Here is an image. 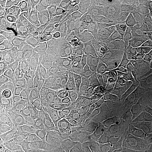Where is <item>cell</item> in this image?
Segmentation results:
<instances>
[{
	"label": "cell",
	"instance_id": "15",
	"mask_svg": "<svg viewBox=\"0 0 152 152\" xmlns=\"http://www.w3.org/2000/svg\"><path fill=\"white\" fill-rule=\"evenodd\" d=\"M142 16L136 12H129L119 18L118 24L124 39L125 48L140 40V30ZM126 50V49H125Z\"/></svg>",
	"mask_w": 152,
	"mask_h": 152
},
{
	"label": "cell",
	"instance_id": "6",
	"mask_svg": "<svg viewBox=\"0 0 152 152\" xmlns=\"http://www.w3.org/2000/svg\"><path fill=\"white\" fill-rule=\"evenodd\" d=\"M47 47L55 58L71 72L76 87H79L90 77L92 68L87 66L72 52L67 46L61 42L53 32L48 39Z\"/></svg>",
	"mask_w": 152,
	"mask_h": 152
},
{
	"label": "cell",
	"instance_id": "8",
	"mask_svg": "<svg viewBox=\"0 0 152 152\" xmlns=\"http://www.w3.org/2000/svg\"><path fill=\"white\" fill-rule=\"evenodd\" d=\"M84 120L78 115L66 109L53 123L57 138V150L73 149L80 136Z\"/></svg>",
	"mask_w": 152,
	"mask_h": 152
},
{
	"label": "cell",
	"instance_id": "27",
	"mask_svg": "<svg viewBox=\"0 0 152 152\" xmlns=\"http://www.w3.org/2000/svg\"><path fill=\"white\" fill-rule=\"evenodd\" d=\"M53 33V27L47 17L39 23L38 26L27 35L23 37H27L35 39L42 45L44 48L47 46L48 39Z\"/></svg>",
	"mask_w": 152,
	"mask_h": 152
},
{
	"label": "cell",
	"instance_id": "43",
	"mask_svg": "<svg viewBox=\"0 0 152 152\" xmlns=\"http://www.w3.org/2000/svg\"><path fill=\"white\" fill-rule=\"evenodd\" d=\"M53 152H73V149H68V150H56Z\"/></svg>",
	"mask_w": 152,
	"mask_h": 152
},
{
	"label": "cell",
	"instance_id": "14",
	"mask_svg": "<svg viewBox=\"0 0 152 152\" xmlns=\"http://www.w3.org/2000/svg\"><path fill=\"white\" fill-rule=\"evenodd\" d=\"M0 85L5 87L18 97L29 104L39 89L34 82L22 80L0 75Z\"/></svg>",
	"mask_w": 152,
	"mask_h": 152
},
{
	"label": "cell",
	"instance_id": "13",
	"mask_svg": "<svg viewBox=\"0 0 152 152\" xmlns=\"http://www.w3.org/2000/svg\"><path fill=\"white\" fill-rule=\"evenodd\" d=\"M101 107L118 105L127 100L132 95L128 84L104 86L96 90Z\"/></svg>",
	"mask_w": 152,
	"mask_h": 152
},
{
	"label": "cell",
	"instance_id": "9",
	"mask_svg": "<svg viewBox=\"0 0 152 152\" xmlns=\"http://www.w3.org/2000/svg\"><path fill=\"white\" fill-rule=\"evenodd\" d=\"M96 90L87 91L76 87L62 97L66 109L78 115L84 121L90 118L102 108Z\"/></svg>",
	"mask_w": 152,
	"mask_h": 152
},
{
	"label": "cell",
	"instance_id": "40",
	"mask_svg": "<svg viewBox=\"0 0 152 152\" xmlns=\"http://www.w3.org/2000/svg\"><path fill=\"white\" fill-rule=\"evenodd\" d=\"M54 33H56L57 37L61 42H62L70 49L71 45V35L70 32H68L67 30L61 29L54 31Z\"/></svg>",
	"mask_w": 152,
	"mask_h": 152
},
{
	"label": "cell",
	"instance_id": "25",
	"mask_svg": "<svg viewBox=\"0 0 152 152\" xmlns=\"http://www.w3.org/2000/svg\"><path fill=\"white\" fill-rule=\"evenodd\" d=\"M152 54V38L142 39L130 44L126 48L125 58L147 56L151 58Z\"/></svg>",
	"mask_w": 152,
	"mask_h": 152
},
{
	"label": "cell",
	"instance_id": "41",
	"mask_svg": "<svg viewBox=\"0 0 152 152\" xmlns=\"http://www.w3.org/2000/svg\"><path fill=\"white\" fill-rule=\"evenodd\" d=\"M142 78H147L151 82L152 85V58H150V63L149 65L148 66L147 69L144 71L142 74H140V75L137 76V77H134L131 79V80L129 83V85H131L134 84V83L140 80V79Z\"/></svg>",
	"mask_w": 152,
	"mask_h": 152
},
{
	"label": "cell",
	"instance_id": "39",
	"mask_svg": "<svg viewBox=\"0 0 152 152\" xmlns=\"http://www.w3.org/2000/svg\"><path fill=\"white\" fill-rule=\"evenodd\" d=\"M16 96L5 87L0 85V109L7 106L12 102Z\"/></svg>",
	"mask_w": 152,
	"mask_h": 152
},
{
	"label": "cell",
	"instance_id": "45",
	"mask_svg": "<svg viewBox=\"0 0 152 152\" xmlns=\"http://www.w3.org/2000/svg\"><path fill=\"white\" fill-rule=\"evenodd\" d=\"M38 152H41V151H38Z\"/></svg>",
	"mask_w": 152,
	"mask_h": 152
},
{
	"label": "cell",
	"instance_id": "4",
	"mask_svg": "<svg viewBox=\"0 0 152 152\" xmlns=\"http://www.w3.org/2000/svg\"><path fill=\"white\" fill-rule=\"evenodd\" d=\"M70 49L81 61L91 68L102 64L96 49L94 32L88 24V20L80 21L72 39Z\"/></svg>",
	"mask_w": 152,
	"mask_h": 152
},
{
	"label": "cell",
	"instance_id": "20",
	"mask_svg": "<svg viewBox=\"0 0 152 152\" xmlns=\"http://www.w3.org/2000/svg\"><path fill=\"white\" fill-rule=\"evenodd\" d=\"M10 152H38L37 147L22 128V125H16L11 138Z\"/></svg>",
	"mask_w": 152,
	"mask_h": 152
},
{
	"label": "cell",
	"instance_id": "23",
	"mask_svg": "<svg viewBox=\"0 0 152 152\" xmlns=\"http://www.w3.org/2000/svg\"><path fill=\"white\" fill-rule=\"evenodd\" d=\"M97 137L84 125L80 136L74 146L73 152H97Z\"/></svg>",
	"mask_w": 152,
	"mask_h": 152
},
{
	"label": "cell",
	"instance_id": "46",
	"mask_svg": "<svg viewBox=\"0 0 152 152\" xmlns=\"http://www.w3.org/2000/svg\"><path fill=\"white\" fill-rule=\"evenodd\" d=\"M9 152H10V151H9Z\"/></svg>",
	"mask_w": 152,
	"mask_h": 152
},
{
	"label": "cell",
	"instance_id": "16",
	"mask_svg": "<svg viewBox=\"0 0 152 152\" xmlns=\"http://www.w3.org/2000/svg\"><path fill=\"white\" fill-rule=\"evenodd\" d=\"M139 57L123 58L112 72L104 86L120 84L129 85L131 79L136 73V62Z\"/></svg>",
	"mask_w": 152,
	"mask_h": 152
},
{
	"label": "cell",
	"instance_id": "42",
	"mask_svg": "<svg viewBox=\"0 0 152 152\" xmlns=\"http://www.w3.org/2000/svg\"><path fill=\"white\" fill-rule=\"evenodd\" d=\"M137 152H152V143L142 142Z\"/></svg>",
	"mask_w": 152,
	"mask_h": 152
},
{
	"label": "cell",
	"instance_id": "35",
	"mask_svg": "<svg viewBox=\"0 0 152 152\" xmlns=\"http://www.w3.org/2000/svg\"><path fill=\"white\" fill-rule=\"evenodd\" d=\"M14 33L13 20L6 18L0 14V41L11 39Z\"/></svg>",
	"mask_w": 152,
	"mask_h": 152
},
{
	"label": "cell",
	"instance_id": "38",
	"mask_svg": "<svg viewBox=\"0 0 152 152\" xmlns=\"http://www.w3.org/2000/svg\"><path fill=\"white\" fill-rule=\"evenodd\" d=\"M152 38V19L142 16L140 24V39Z\"/></svg>",
	"mask_w": 152,
	"mask_h": 152
},
{
	"label": "cell",
	"instance_id": "11",
	"mask_svg": "<svg viewBox=\"0 0 152 152\" xmlns=\"http://www.w3.org/2000/svg\"><path fill=\"white\" fill-rule=\"evenodd\" d=\"M118 0H103L88 17V24L94 30L116 23L124 15Z\"/></svg>",
	"mask_w": 152,
	"mask_h": 152
},
{
	"label": "cell",
	"instance_id": "10",
	"mask_svg": "<svg viewBox=\"0 0 152 152\" xmlns=\"http://www.w3.org/2000/svg\"><path fill=\"white\" fill-rule=\"evenodd\" d=\"M29 106L35 116L41 118L48 124H53L66 107L62 97H56L38 92L30 100Z\"/></svg>",
	"mask_w": 152,
	"mask_h": 152
},
{
	"label": "cell",
	"instance_id": "18",
	"mask_svg": "<svg viewBox=\"0 0 152 152\" xmlns=\"http://www.w3.org/2000/svg\"><path fill=\"white\" fill-rule=\"evenodd\" d=\"M46 17L52 25L53 32L61 29L67 30L71 35L69 14L64 1H56L52 9L47 13Z\"/></svg>",
	"mask_w": 152,
	"mask_h": 152
},
{
	"label": "cell",
	"instance_id": "30",
	"mask_svg": "<svg viewBox=\"0 0 152 152\" xmlns=\"http://www.w3.org/2000/svg\"><path fill=\"white\" fill-rule=\"evenodd\" d=\"M57 150V138L56 130L52 124H47L42 134L37 146V151L41 152H53Z\"/></svg>",
	"mask_w": 152,
	"mask_h": 152
},
{
	"label": "cell",
	"instance_id": "22",
	"mask_svg": "<svg viewBox=\"0 0 152 152\" xmlns=\"http://www.w3.org/2000/svg\"><path fill=\"white\" fill-rule=\"evenodd\" d=\"M45 16L33 14L28 18L20 20H13V27L15 38L27 35L35 29L45 18Z\"/></svg>",
	"mask_w": 152,
	"mask_h": 152
},
{
	"label": "cell",
	"instance_id": "34",
	"mask_svg": "<svg viewBox=\"0 0 152 152\" xmlns=\"http://www.w3.org/2000/svg\"><path fill=\"white\" fill-rule=\"evenodd\" d=\"M77 1L80 11V21L88 20L89 16L100 3L99 0H78Z\"/></svg>",
	"mask_w": 152,
	"mask_h": 152
},
{
	"label": "cell",
	"instance_id": "28",
	"mask_svg": "<svg viewBox=\"0 0 152 152\" xmlns=\"http://www.w3.org/2000/svg\"><path fill=\"white\" fill-rule=\"evenodd\" d=\"M27 71L30 79L35 83L39 92H42L43 87L44 73L40 56L28 57Z\"/></svg>",
	"mask_w": 152,
	"mask_h": 152
},
{
	"label": "cell",
	"instance_id": "44",
	"mask_svg": "<svg viewBox=\"0 0 152 152\" xmlns=\"http://www.w3.org/2000/svg\"><path fill=\"white\" fill-rule=\"evenodd\" d=\"M147 17H148V18H151V19H152V7H151V9H150L149 12L148 13V14H147Z\"/></svg>",
	"mask_w": 152,
	"mask_h": 152
},
{
	"label": "cell",
	"instance_id": "26",
	"mask_svg": "<svg viewBox=\"0 0 152 152\" xmlns=\"http://www.w3.org/2000/svg\"><path fill=\"white\" fill-rule=\"evenodd\" d=\"M47 124L48 123L44 121L41 118L35 116L33 119L30 120L29 122L22 125L23 130L35 144L37 149L43 131L46 128Z\"/></svg>",
	"mask_w": 152,
	"mask_h": 152
},
{
	"label": "cell",
	"instance_id": "32",
	"mask_svg": "<svg viewBox=\"0 0 152 152\" xmlns=\"http://www.w3.org/2000/svg\"><path fill=\"white\" fill-rule=\"evenodd\" d=\"M132 94L138 96H146L152 94V85L147 78L140 79L130 85Z\"/></svg>",
	"mask_w": 152,
	"mask_h": 152
},
{
	"label": "cell",
	"instance_id": "1",
	"mask_svg": "<svg viewBox=\"0 0 152 152\" xmlns=\"http://www.w3.org/2000/svg\"><path fill=\"white\" fill-rule=\"evenodd\" d=\"M149 95L138 96L132 94L125 102L118 104L119 119L115 128L117 134L137 142H143Z\"/></svg>",
	"mask_w": 152,
	"mask_h": 152
},
{
	"label": "cell",
	"instance_id": "3",
	"mask_svg": "<svg viewBox=\"0 0 152 152\" xmlns=\"http://www.w3.org/2000/svg\"><path fill=\"white\" fill-rule=\"evenodd\" d=\"M14 39V33L11 39L0 43V75L22 80H31L27 71L28 57L19 52Z\"/></svg>",
	"mask_w": 152,
	"mask_h": 152
},
{
	"label": "cell",
	"instance_id": "19",
	"mask_svg": "<svg viewBox=\"0 0 152 152\" xmlns=\"http://www.w3.org/2000/svg\"><path fill=\"white\" fill-rule=\"evenodd\" d=\"M142 143L116 133L106 140L104 152H136Z\"/></svg>",
	"mask_w": 152,
	"mask_h": 152
},
{
	"label": "cell",
	"instance_id": "7",
	"mask_svg": "<svg viewBox=\"0 0 152 152\" xmlns=\"http://www.w3.org/2000/svg\"><path fill=\"white\" fill-rule=\"evenodd\" d=\"M94 32L96 49L102 63L125 56L126 48L118 23Z\"/></svg>",
	"mask_w": 152,
	"mask_h": 152
},
{
	"label": "cell",
	"instance_id": "5",
	"mask_svg": "<svg viewBox=\"0 0 152 152\" xmlns=\"http://www.w3.org/2000/svg\"><path fill=\"white\" fill-rule=\"evenodd\" d=\"M117 105L102 107L97 113L84 121V125L94 133L98 140L97 152H104L106 140L116 134L118 122Z\"/></svg>",
	"mask_w": 152,
	"mask_h": 152
},
{
	"label": "cell",
	"instance_id": "29",
	"mask_svg": "<svg viewBox=\"0 0 152 152\" xmlns=\"http://www.w3.org/2000/svg\"><path fill=\"white\" fill-rule=\"evenodd\" d=\"M120 6L123 13L136 12L147 16L152 7L151 0H120Z\"/></svg>",
	"mask_w": 152,
	"mask_h": 152
},
{
	"label": "cell",
	"instance_id": "2",
	"mask_svg": "<svg viewBox=\"0 0 152 152\" xmlns=\"http://www.w3.org/2000/svg\"><path fill=\"white\" fill-rule=\"evenodd\" d=\"M44 81L42 92L63 97L76 87L73 75L64 64L55 58L48 47L42 51Z\"/></svg>",
	"mask_w": 152,
	"mask_h": 152
},
{
	"label": "cell",
	"instance_id": "33",
	"mask_svg": "<svg viewBox=\"0 0 152 152\" xmlns=\"http://www.w3.org/2000/svg\"><path fill=\"white\" fill-rule=\"evenodd\" d=\"M15 126L1 127L0 128V152H9Z\"/></svg>",
	"mask_w": 152,
	"mask_h": 152
},
{
	"label": "cell",
	"instance_id": "24",
	"mask_svg": "<svg viewBox=\"0 0 152 152\" xmlns=\"http://www.w3.org/2000/svg\"><path fill=\"white\" fill-rule=\"evenodd\" d=\"M17 49L23 56L35 57L40 56L44 49L42 45L35 39L27 37H18L14 39Z\"/></svg>",
	"mask_w": 152,
	"mask_h": 152
},
{
	"label": "cell",
	"instance_id": "31",
	"mask_svg": "<svg viewBox=\"0 0 152 152\" xmlns=\"http://www.w3.org/2000/svg\"><path fill=\"white\" fill-rule=\"evenodd\" d=\"M69 14L70 22H71V42L76 33L77 28L80 23V11L77 5V1L75 0H64Z\"/></svg>",
	"mask_w": 152,
	"mask_h": 152
},
{
	"label": "cell",
	"instance_id": "12",
	"mask_svg": "<svg viewBox=\"0 0 152 152\" xmlns=\"http://www.w3.org/2000/svg\"><path fill=\"white\" fill-rule=\"evenodd\" d=\"M35 117L29 104L16 97L0 111V126L23 125Z\"/></svg>",
	"mask_w": 152,
	"mask_h": 152
},
{
	"label": "cell",
	"instance_id": "17",
	"mask_svg": "<svg viewBox=\"0 0 152 152\" xmlns=\"http://www.w3.org/2000/svg\"><path fill=\"white\" fill-rule=\"evenodd\" d=\"M56 1L53 0H19L15 10L13 20L28 18L33 14L44 16L47 9Z\"/></svg>",
	"mask_w": 152,
	"mask_h": 152
},
{
	"label": "cell",
	"instance_id": "36",
	"mask_svg": "<svg viewBox=\"0 0 152 152\" xmlns=\"http://www.w3.org/2000/svg\"><path fill=\"white\" fill-rule=\"evenodd\" d=\"M142 140L143 142L152 143V94L149 95L147 118L144 125Z\"/></svg>",
	"mask_w": 152,
	"mask_h": 152
},
{
	"label": "cell",
	"instance_id": "21",
	"mask_svg": "<svg viewBox=\"0 0 152 152\" xmlns=\"http://www.w3.org/2000/svg\"><path fill=\"white\" fill-rule=\"evenodd\" d=\"M125 58V56L102 62L97 67L92 68L90 77L96 82L98 88L104 87L118 64Z\"/></svg>",
	"mask_w": 152,
	"mask_h": 152
},
{
	"label": "cell",
	"instance_id": "37",
	"mask_svg": "<svg viewBox=\"0 0 152 152\" xmlns=\"http://www.w3.org/2000/svg\"><path fill=\"white\" fill-rule=\"evenodd\" d=\"M17 1L15 0H1L0 1V11L6 18H14Z\"/></svg>",
	"mask_w": 152,
	"mask_h": 152
}]
</instances>
